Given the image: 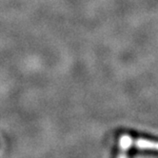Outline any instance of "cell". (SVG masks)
<instances>
[]
</instances>
